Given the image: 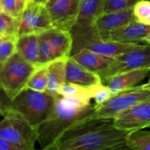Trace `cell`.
Wrapping results in <instances>:
<instances>
[{
  "label": "cell",
  "mask_w": 150,
  "mask_h": 150,
  "mask_svg": "<svg viewBox=\"0 0 150 150\" xmlns=\"http://www.w3.org/2000/svg\"><path fill=\"white\" fill-rule=\"evenodd\" d=\"M128 133L117 129L113 119H89L66 131L55 150L129 149Z\"/></svg>",
  "instance_id": "obj_1"
},
{
  "label": "cell",
  "mask_w": 150,
  "mask_h": 150,
  "mask_svg": "<svg viewBox=\"0 0 150 150\" xmlns=\"http://www.w3.org/2000/svg\"><path fill=\"white\" fill-rule=\"evenodd\" d=\"M95 112V104L59 95L49 117L38 127V142L42 149L55 150L66 131L84 120L92 119Z\"/></svg>",
  "instance_id": "obj_2"
},
{
  "label": "cell",
  "mask_w": 150,
  "mask_h": 150,
  "mask_svg": "<svg viewBox=\"0 0 150 150\" xmlns=\"http://www.w3.org/2000/svg\"><path fill=\"white\" fill-rule=\"evenodd\" d=\"M59 96V95H58ZM57 96L25 87L10 102V108L23 116L35 128L38 127L51 114Z\"/></svg>",
  "instance_id": "obj_3"
},
{
  "label": "cell",
  "mask_w": 150,
  "mask_h": 150,
  "mask_svg": "<svg viewBox=\"0 0 150 150\" xmlns=\"http://www.w3.org/2000/svg\"><path fill=\"white\" fill-rule=\"evenodd\" d=\"M36 68L16 51L0 69V88L12 100L26 87Z\"/></svg>",
  "instance_id": "obj_4"
},
{
  "label": "cell",
  "mask_w": 150,
  "mask_h": 150,
  "mask_svg": "<svg viewBox=\"0 0 150 150\" xmlns=\"http://www.w3.org/2000/svg\"><path fill=\"white\" fill-rule=\"evenodd\" d=\"M38 136V129L13 109H10L0 122V137L19 150L35 149Z\"/></svg>",
  "instance_id": "obj_5"
},
{
  "label": "cell",
  "mask_w": 150,
  "mask_h": 150,
  "mask_svg": "<svg viewBox=\"0 0 150 150\" xmlns=\"http://www.w3.org/2000/svg\"><path fill=\"white\" fill-rule=\"evenodd\" d=\"M150 101V90L142 85L134 86L111 95L100 105H95V112L92 119H113L120 113L142 103Z\"/></svg>",
  "instance_id": "obj_6"
},
{
  "label": "cell",
  "mask_w": 150,
  "mask_h": 150,
  "mask_svg": "<svg viewBox=\"0 0 150 150\" xmlns=\"http://www.w3.org/2000/svg\"><path fill=\"white\" fill-rule=\"evenodd\" d=\"M139 68L150 69V44L141 43L136 48L115 57L108 69L100 76L103 83L123 72Z\"/></svg>",
  "instance_id": "obj_7"
},
{
  "label": "cell",
  "mask_w": 150,
  "mask_h": 150,
  "mask_svg": "<svg viewBox=\"0 0 150 150\" xmlns=\"http://www.w3.org/2000/svg\"><path fill=\"white\" fill-rule=\"evenodd\" d=\"M52 21L45 4L29 0L18 18V38L28 34H40L51 29Z\"/></svg>",
  "instance_id": "obj_8"
},
{
  "label": "cell",
  "mask_w": 150,
  "mask_h": 150,
  "mask_svg": "<svg viewBox=\"0 0 150 150\" xmlns=\"http://www.w3.org/2000/svg\"><path fill=\"white\" fill-rule=\"evenodd\" d=\"M81 0H48L45 3L53 26L70 32L76 24Z\"/></svg>",
  "instance_id": "obj_9"
},
{
  "label": "cell",
  "mask_w": 150,
  "mask_h": 150,
  "mask_svg": "<svg viewBox=\"0 0 150 150\" xmlns=\"http://www.w3.org/2000/svg\"><path fill=\"white\" fill-rule=\"evenodd\" d=\"M117 129L136 131L150 127V101L142 103L122 111L114 119Z\"/></svg>",
  "instance_id": "obj_10"
},
{
  "label": "cell",
  "mask_w": 150,
  "mask_h": 150,
  "mask_svg": "<svg viewBox=\"0 0 150 150\" xmlns=\"http://www.w3.org/2000/svg\"><path fill=\"white\" fill-rule=\"evenodd\" d=\"M150 32V26L134 20L123 27L97 35L105 41L144 43L143 39Z\"/></svg>",
  "instance_id": "obj_11"
},
{
  "label": "cell",
  "mask_w": 150,
  "mask_h": 150,
  "mask_svg": "<svg viewBox=\"0 0 150 150\" xmlns=\"http://www.w3.org/2000/svg\"><path fill=\"white\" fill-rule=\"evenodd\" d=\"M66 81L89 88L103 83L99 75L86 69L71 57L67 61Z\"/></svg>",
  "instance_id": "obj_12"
},
{
  "label": "cell",
  "mask_w": 150,
  "mask_h": 150,
  "mask_svg": "<svg viewBox=\"0 0 150 150\" xmlns=\"http://www.w3.org/2000/svg\"><path fill=\"white\" fill-rule=\"evenodd\" d=\"M134 20L133 9L103 13L95 21L93 27L97 35H100L123 27Z\"/></svg>",
  "instance_id": "obj_13"
},
{
  "label": "cell",
  "mask_w": 150,
  "mask_h": 150,
  "mask_svg": "<svg viewBox=\"0 0 150 150\" xmlns=\"http://www.w3.org/2000/svg\"><path fill=\"white\" fill-rule=\"evenodd\" d=\"M70 57L88 70L98 74L100 77L115 59L114 57L102 55L86 48L73 53Z\"/></svg>",
  "instance_id": "obj_14"
},
{
  "label": "cell",
  "mask_w": 150,
  "mask_h": 150,
  "mask_svg": "<svg viewBox=\"0 0 150 150\" xmlns=\"http://www.w3.org/2000/svg\"><path fill=\"white\" fill-rule=\"evenodd\" d=\"M50 42L54 49L57 59H68L73 50V40L70 32L52 27L41 32Z\"/></svg>",
  "instance_id": "obj_15"
},
{
  "label": "cell",
  "mask_w": 150,
  "mask_h": 150,
  "mask_svg": "<svg viewBox=\"0 0 150 150\" xmlns=\"http://www.w3.org/2000/svg\"><path fill=\"white\" fill-rule=\"evenodd\" d=\"M104 3L105 0H81L79 16L71 31L86 30L93 27L95 21L103 13Z\"/></svg>",
  "instance_id": "obj_16"
},
{
  "label": "cell",
  "mask_w": 150,
  "mask_h": 150,
  "mask_svg": "<svg viewBox=\"0 0 150 150\" xmlns=\"http://www.w3.org/2000/svg\"><path fill=\"white\" fill-rule=\"evenodd\" d=\"M149 72V68H139L123 72L110 78L106 86L111 94L114 95L120 91L136 86L148 76Z\"/></svg>",
  "instance_id": "obj_17"
},
{
  "label": "cell",
  "mask_w": 150,
  "mask_h": 150,
  "mask_svg": "<svg viewBox=\"0 0 150 150\" xmlns=\"http://www.w3.org/2000/svg\"><path fill=\"white\" fill-rule=\"evenodd\" d=\"M68 59H56L47 65L48 85L47 92L58 96L59 89L66 82V66Z\"/></svg>",
  "instance_id": "obj_18"
},
{
  "label": "cell",
  "mask_w": 150,
  "mask_h": 150,
  "mask_svg": "<svg viewBox=\"0 0 150 150\" xmlns=\"http://www.w3.org/2000/svg\"><path fill=\"white\" fill-rule=\"evenodd\" d=\"M39 50V39L38 34H28L18 38L16 51L26 61L36 66Z\"/></svg>",
  "instance_id": "obj_19"
},
{
  "label": "cell",
  "mask_w": 150,
  "mask_h": 150,
  "mask_svg": "<svg viewBox=\"0 0 150 150\" xmlns=\"http://www.w3.org/2000/svg\"><path fill=\"white\" fill-rule=\"evenodd\" d=\"M98 86L89 88L66 82L59 88L58 94L66 98H72L83 103H89L93 98L95 91Z\"/></svg>",
  "instance_id": "obj_20"
},
{
  "label": "cell",
  "mask_w": 150,
  "mask_h": 150,
  "mask_svg": "<svg viewBox=\"0 0 150 150\" xmlns=\"http://www.w3.org/2000/svg\"><path fill=\"white\" fill-rule=\"evenodd\" d=\"M126 142L129 149L150 150V130L129 132Z\"/></svg>",
  "instance_id": "obj_21"
},
{
  "label": "cell",
  "mask_w": 150,
  "mask_h": 150,
  "mask_svg": "<svg viewBox=\"0 0 150 150\" xmlns=\"http://www.w3.org/2000/svg\"><path fill=\"white\" fill-rule=\"evenodd\" d=\"M39 39V50H38V57L36 62V67L47 66L56 60L55 54L52 45L49 41L45 38L42 34H38Z\"/></svg>",
  "instance_id": "obj_22"
},
{
  "label": "cell",
  "mask_w": 150,
  "mask_h": 150,
  "mask_svg": "<svg viewBox=\"0 0 150 150\" xmlns=\"http://www.w3.org/2000/svg\"><path fill=\"white\" fill-rule=\"evenodd\" d=\"M18 18L7 13H0V38L18 39Z\"/></svg>",
  "instance_id": "obj_23"
},
{
  "label": "cell",
  "mask_w": 150,
  "mask_h": 150,
  "mask_svg": "<svg viewBox=\"0 0 150 150\" xmlns=\"http://www.w3.org/2000/svg\"><path fill=\"white\" fill-rule=\"evenodd\" d=\"M48 85V68L47 66H42L37 67L29 79L26 87H29L40 92H45L47 91Z\"/></svg>",
  "instance_id": "obj_24"
},
{
  "label": "cell",
  "mask_w": 150,
  "mask_h": 150,
  "mask_svg": "<svg viewBox=\"0 0 150 150\" xmlns=\"http://www.w3.org/2000/svg\"><path fill=\"white\" fill-rule=\"evenodd\" d=\"M17 40L10 38H0V69L16 51Z\"/></svg>",
  "instance_id": "obj_25"
},
{
  "label": "cell",
  "mask_w": 150,
  "mask_h": 150,
  "mask_svg": "<svg viewBox=\"0 0 150 150\" xmlns=\"http://www.w3.org/2000/svg\"><path fill=\"white\" fill-rule=\"evenodd\" d=\"M139 1L142 0H105L103 13L133 9L135 4Z\"/></svg>",
  "instance_id": "obj_26"
},
{
  "label": "cell",
  "mask_w": 150,
  "mask_h": 150,
  "mask_svg": "<svg viewBox=\"0 0 150 150\" xmlns=\"http://www.w3.org/2000/svg\"><path fill=\"white\" fill-rule=\"evenodd\" d=\"M133 10L136 21L150 26V1L142 0L138 1Z\"/></svg>",
  "instance_id": "obj_27"
},
{
  "label": "cell",
  "mask_w": 150,
  "mask_h": 150,
  "mask_svg": "<svg viewBox=\"0 0 150 150\" xmlns=\"http://www.w3.org/2000/svg\"><path fill=\"white\" fill-rule=\"evenodd\" d=\"M29 0H1L4 13L19 18Z\"/></svg>",
  "instance_id": "obj_28"
},
{
  "label": "cell",
  "mask_w": 150,
  "mask_h": 150,
  "mask_svg": "<svg viewBox=\"0 0 150 150\" xmlns=\"http://www.w3.org/2000/svg\"><path fill=\"white\" fill-rule=\"evenodd\" d=\"M111 95L112 94L108 86L104 83H102L97 87L92 99L95 100V105H100L106 102L111 98Z\"/></svg>",
  "instance_id": "obj_29"
},
{
  "label": "cell",
  "mask_w": 150,
  "mask_h": 150,
  "mask_svg": "<svg viewBox=\"0 0 150 150\" xmlns=\"http://www.w3.org/2000/svg\"><path fill=\"white\" fill-rule=\"evenodd\" d=\"M11 100L7 97L5 92L0 88V115L4 117L10 108Z\"/></svg>",
  "instance_id": "obj_30"
},
{
  "label": "cell",
  "mask_w": 150,
  "mask_h": 150,
  "mask_svg": "<svg viewBox=\"0 0 150 150\" xmlns=\"http://www.w3.org/2000/svg\"><path fill=\"white\" fill-rule=\"evenodd\" d=\"M0 150H19L18 148L0 137Z\"/></svg>",
  "instance_id": "obj_31"
},
{
  "label": "cell",
  "mask_w": 150,
  "mask_h": 150,
  "mask_svg": "<svg viewBox=\"0 0 150 150\" xmlns=\"http://www.w3.org/2000/svg\"><path fill=\"white\" fill-rule=\"evenodd\" d=\"M143 42L144 43H149L150 44V32L143 39Z\"/></svg>",
  "instance_id": "obj_32"
},
{
  "label": "cell",
  "mask_w": 150,
  "mask_h": 150,
  "mask_svg": "<svg viewBox=\"0 0 150 150\" xmlns=\"http://www.w3.org/2000/svg\"><path fill=\"white\" fill-rule=\"evenodd\" d=\"M142 86H143V87L144 88V89H148V90H150V79L147 83H145V84H143Z\"/></svg>",
  "instance_id": "obj_33"
},
{
  "label": "cell",
  "mask_w": 150,
  "mask_h": 150,
  "mask_svg": "<svg viewBox=\"0 0 150 150\" xmlns=\"http://www.w3.org/2000/svg\"><path fill=\"white\" fill-rule=\"evenodd\" d=\"M32 1L37 3H40V4H45L48 0H32Z\"/></svg>",
  "instance_id": "obj_34"
},
{
  "label": "cell",
  "mask_w": 150,
  "mask_h": 150,
  "mask_svg": "<svg viewBox=\"0 0 150 150\" xmlns=\"http://www.w3.org/2000/svg\"><path fill=\"white\" fill-rule=\"evenodd\" d=\"M4 12V8H3V4L1 2V0H0V13H3Z\"/></svg>",
  "instance_id": "obj_35"
}]
</instances>
